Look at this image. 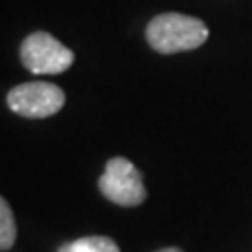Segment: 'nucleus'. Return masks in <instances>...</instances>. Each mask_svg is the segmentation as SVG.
Here are the masks:
<instances>
[{
    "instance_id": "obj_1",
    "label": "nucleus",
    "mask_w": 252,
    "mask_h": 252,
    "mask_svg": "<svg viewBox=\"0 0 252 252\" xmlns=\"http://www.w3.org/2000/svg\"><path fill=\"white\" fill-rule=\"evenodd\" d=\"M145 38L154 51L175 55L202 46L208 40V28L198 17L183 13H162L147 23Z\"/></svg>"
},
{
    "instance_id": "obj_2",
    "label": "nucleus",
    "mask_w": 252,
    "mask_h": 252,
    "mask_svg": "<svg viewBox=\"0 0 252 252\" xmlns=\"http://www.w3.org/2000/svg\"><path fill=\"white\" fill-rule=\"evenodd\" d=\"M99 191L118 206H139L147 198L143 177L139 168L126 158H112L99 179Z\"/></svg>"
},
{
    "instance_id": "obj_3",
    "label": "nucleus",
    "mask_w": 252,
    "mask_h": 252,
    "mask_svg": "<svg viewBox=\"0 0 252 252\" xmlns=\"http://www.w3.org/2000/svg\"><path fill=\"white\" fill-rule=\"evenodd\" d=\"M19 57L32 74H61L72 67L74 53L49 32H34L21 42Z\"/></svg>"
},
{
    "instance_id": "obj_4",
    "label": "nucleus",
    "mask_w": 252,
    "mask_h": 252,
    "mask_svg": "<svg viewBox=\"0 0 252 252\" xmlns=\"http://www.w3.org/2000/svg\"><path fill=\"white\" fill-rule=\"evenodd\" d=\"M6 103L15 114L40 120V118L55 116L65 105V93L51 82H26L9 91Z\"/></svg>"
},
{
    "instance_id": "obj_5",
    "label": "nucleus",
    "mask_w": 252,
    "mask_h": 252,
    "mask_svg": "<svg viewBox=\"0 0 252 252\" xmlns=\"http://www.w3.org/2000/svg\"><path fill=\"white\" fill-rule=\"evenodd\" d=\"M69 252H120V246L112 238L103 235H86V238L67 242Z\"/></svg>"
},
{
    "instance_id": "obj_6",
    "label": "nucleus",
    "mask_w": 252,
    "mask_h": 252,
    "mask_svg": "<svg viewBox=\"0 0 252 252\" xmlns=\"http://www.w3.org/2000/svg\"><path fill=\"white\" fill-rule=\"evenodd\" d=\"M15 240H17V225H15V217L9 202L2 198L0 200V250H11Z\"/></svg>"
},
{
    "instance_id": "obj_7",
    "label": "nucleus",
    "mask_w": 252,
    "mask_h": 252,
    "mask_svg": "<svg viewBox=\"0 0 252 252\" xmlns=\"http://www.w3.org/2000/svg\"><path fill=\"white\" fill-rule=\"evenodd\" d=\"M156 252H183V250H181V248H162V250H156Z\"/></svg>"
},
{
    "instance_id": "obj_8",
    "label": "nucleus",
    "mask_w": 252,
    "mask_h": 252,
    "mask_svg": "<svg viewBox=\"0 0 252 252\" xmlns=\"http://www.w3.org/2000/svg\"><path fill=\"white\" fill-rule=\"evenodd\" d=\"M57 252H69V248H67V244H63V246L57 250Z\"/></svg>"
}]
</instances>
